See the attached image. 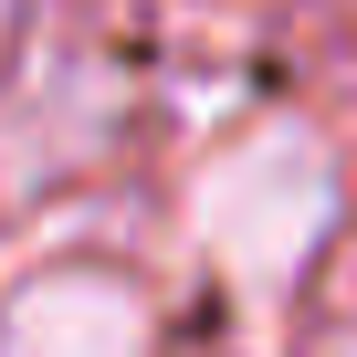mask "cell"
I'll return each mask as SVG.
<instances>
[{"label": "cell", "instance_id": "cell-3", "mask_svg": "<svg viewBox=\"0 0 357 357\" xmlns=\"http://www.w3.org/2000/svg\"><path fill=\"white\" fill-rule=\"evenodd\" d=\"M326 357H357V326H347V336H336V347H326Z\"/></svg>", "mask_w": 357, "mask_h": 357}, {"label": "cell", "instance_id": "cell-4", "mask_svg": "<svg viewBox=\"0 0 357 357\" xmlns=\"http://www.w3.org/2000/svg\"><path fill=\"white\" fill-rule=\"evenodd\" d=\"M0 22H11V0H0Z\"/></svg>", "mask_w": 357, "mask_h": 357}, {"label": "cell", "instance_id": "cell-2", "mask_svg": "<svg viewBox=\"0 0 357 357\" xmlns=\"http://www.w3.org/2000/svg\"><path fill=\"white\" fill-rule=\"evenodd\" d=\"M0 357H147V294L116 263H43L0 305Z\"/></svg>", "mask_w": 357, "mask_h": 357}, {"label": "cell", "instance_id": "cell-1", "mask_svg": "<svg viewBox=\"0 0 357 357\" xmlns=\"http://www.w3.org/2000/svg\"><path fill=\"white\" fill-rule=\"evenodd\" d=\"M326 231H336V158H326L315 126L263 116L252 137H231L211 158V178H200V242H211V263L252 305H273L315 263Z\"/></svg>", "mask_w": 357, "mask_h": 357}]
</instances>
